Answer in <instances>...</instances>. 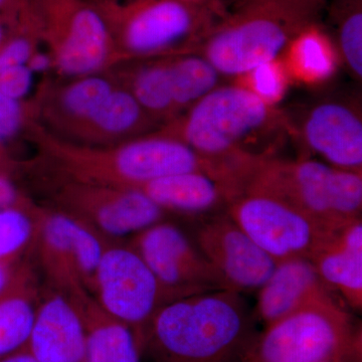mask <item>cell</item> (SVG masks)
Masks as SVG:
<instances>
[{"label": "cell", "mask_w": 362, "mask_h": 362, "mask_svg": "<svg viewBox=\"0 0 362 362\" xmlns=\"http://www.w3.org/2000/svg\"><path fill=\"white\" fill-rule=\"evenodd\" d=\"M26 204L18 188L4 171L0 170V209Z\"/></svg>", "instance_id": "obj_33"}, {"label": "cell", "mask_w": 362, "mask_h": 362, "mask_svg": "<svg viewBox=\"0 0 362 362\" xmlns=\"http://www.w3.org/2000/svg\"><path fill=\"white\" fill-rule=\"evenodd\" d=\"M228 11V4L223 1L136 0L119 11V33L127 51L138 56L197 52Z\"/></svg>", "instance_id": "obj_7"}, {"label": "cell", "mask_w": 362, "mask_h": 362, "mask_svg": "<svg viewBox=\"0 0 362 362\" xmlns=\"http://www.w3.org/2000/svg\"><path fill=\"white\" fill-rule=\"evenodd\" d=\"M322 9L272 0L235 2L197 52L223 78L245 77L280 59L305 28L318 23Z\"/></svg>", "instance_id": "obj_3"}, {"label": "cell", "mask_w": 362, "mask_h": 362, "mask_svg": "<svg viewBox=\"0 0 362 362\" xmlns=\"http://www.w3.org/2000/svg\"><path fill=\"white\" fill-rule=\"evenodd\" d=\"M339 303L341 298L324 282L308 259L277 263L258 290L256 316L265 327L312 305Z\"/></svg>", "instance_id": "obj_17"}, {"label": "cell", "mask_w": 362, "mask_h": 362, "mask_svg": "<svg viewBox=\"0 0 362 362\" xmlns=\"http://www.w3.org/2000/svg\"><path fill=\"white\" fill-rule=\"evenodd\" d=\"M176 111L188 109L223 84V76L199 52H188L168 61Z\"/></svg>", "instance_id": "obj_23"}, {"label": "cell", "mask_w": 362, "mask_h": 362, "mask_svg": "<svg viewBox=\"0 0 362 362\" xmlns=\"http://www.w3.org/2000/svg\"><path fill=\"white\" fill-rule=\"evenodd\" d=\"M129 245L169 289L185 295L230 290L197 245L173 223L159 221L133 235Z\"/></svg>", "instance_id": "obj_13"}, {"label": "cell", "mask_w": 362, "mask_h": 362, "mask_svg": "<svg viewBox=\"0 0 362 362\" xmlns=\"http://www.w3.org/2000/svg\"><path fill=\"white\" fill-rule=\"evenodd\" d=\"M284 112L290 136L307 151L334 168L362 173V118L357 98H322L296 116Z\"/></svg>", "instance_id": "obj_11"}, {"label": "cell", "mask_w": 362, "mask_h": 362, "mask_svg": "<svg viewBox=\"0 0 362 362\" xmlns=\"http://www.w3.org/2000/svg\"><path fill=\"white\" fill-rule=\"evenodd\" d=\"M245 189L275 195L330 230L361 218L362 173L309 157L262 159Z\"/></svg>", "instance_id": "obj_4"}, {"label": "cell", "mask_w": 362, "mask_h": 362, "mask_svg": "<svg viewBox=\"0 0 362 362\" xmlns=\"http://www.w3.org/2000/svg\"><path fill=\"white\" fill-rule=\"evenodd\" d=\"M329 18L334 45L350 75L362 78V0H332Z\"/></svg>", "instance_id": "obj_25"}, {"label": "cell", "mask_w": 362, "mask_h": 362, "mask_svg": "<svg viewBox=\"0 0 362 362\" xmlns=\"http://www.w3.org/2000/svg\"><path fill=\"white\" fill-rule=\"evenodd\" d=\"M71 185L59 194L69 214L111 240L136 235L163 221L162 211L138 187H119L96 183Z\"/></svg>", "instance_id": "obj_12"}, {"label": "cell", "mask_w": 362, "mask_h": 362, "mask_svg": "<svg viewBox=\"0 0 362 362\" xmlns=\"http://www.w3.org/2000/svg\"><path fill=\"white\" fill-rule=\"evenodd\" d=\"M90 295L108 315L134 332L140 347L145 330L159 309L188 296L162 284L130 245L116 240L105 250Z\"/></svg>", "instance_id": "obj_8"}, {"label": "cell", "mask_w": 362, "mask_h": 362, "mask_svg": "<svg viewBox=\"0 0 362 362\" xmlns=\"http://www.w3.org/2000/svg\"><path fill=\"white\" fill-rule=\"evenodd\" d=\"M18 6V0H11L0 9V49L8 39L9 30H13V21Z\"/></svg>", "instance_id": "obj_34"}, {"label": "cell", "mask_w": 362, "mask_h": 362, "mask_svg": "<svg viewBox=\"0 0 362 362\" xmlns=\"http://www.w3.org/2000/svg\"><path fill=\"white\" fill-rule=\"evenodd\" d=\"M173 135L245 180L257 162L276 156L290 133L284 111L246 86L223 83L188 109Z\"/></svg>", "instance_id": "obj_1"}, {"label": "cell", "mask_w": 362, "mask_h": 362, "mask_svg": "<svg viewBox=\"0 0 362 362\" xmlns=\"http://www.w3.org/2000/svg\"><path fill=\"white\" fill-rule=\"evenodd\" d=\"M132 94L143 110L150 115L175 114L168 61L140 69L133 81Z\"/></svg>", "instance_id": "obj_26"}, {"label": "cell", "mask_w": 362, "mask_h": 362, "mask_svg": "<svg viewBox=\"0 0 362 362\" xmlns=\"http://www.w3.org/2000/svg\"><path fill=\"white\" fill-rule=\"evenodd\" d=\"M138 188L165 213L204 218L226 211L240 194L228 181L201 171L166 176Z\"/></svg>", "instance_id": "obj_18"}, {"label": "cell", "mask_w": 362, "mask_h": 362, "mask_svg": "<svg viewBox=\"0 0 362 362\" xmlns=\"http://www.w3.org/2000/svg\"><path fill=\"white\" fill-rule=\"evenodd\" d=\"M33 73H42L47 71L51 66V59L47 54L39 52V54H32L28 59V65Z\"/></svg>", "instance_id": "obj_36"}, {"label": "cell", "mask_w": 362, "mask_h": 362, "mask_svg": "<svg viewBox=\"0 0 362 362\" xmlns=\"http://www.w3.org/2000/svg\"><path fill=\"white\" fill-rule=\"evenodd\" d=\"M40 292L37 274L25 259L13 284L0 297V361L25 349Z\"/></svg>", "instance_id": "obj_20"}, {"label": "cell", "mask_w": 362, "mask_h": 362, "mask_svg": "<svg viewBox=\"0 0 362 362\" xmlns=\"http://www.w3.org/2000/svg\"><path fill=\"white\" fill-rule=\"evenodd\" d=\"M68 163L82 180L112 187H140L166 176L201 171L240 190L239 177L232 168L202 156L175 135L140 138L108 156H73Z\"/></svg>", "instance_id": "obj_6"}, {"label": "cell", "mask_w": 362, "mask_h": 362, "mask_svg": "<svg viewBox=\"0 0 362 362\" xmlns=\"http://www.w3.org/2000/svg\"><path fill=\"white\" fill-rule=\"evenodd\" d=\"M33 73L28 66H18L0 73V93L20 101L30 92Z\"/></svg>", "instance_id": "obj_31"}, {"label": "cell", "mask_w": 362, "mask_h": 362, "mask_svg": "<svg viewBox=\"0 0 362 362\" xmlns=\"http://www.w3.org/2000/svg\"><path fill=\"white\" fill-rule=\"evenodd\" d=\"M88 330L77 298L42 287L25 349L39 362H85Z\"/></svg>", "instance_id": "obj_15"}, {"label": "cell", "mask_w": 362, "mask_h": 362, "mask_svg": "<svg viewBox=\"0 0 362 362\" xmlns=\"http://www.w3.org/2000/svg\"><path fill=\"white\" fill-rule=\"evenodd\" d=\"M226 213L276 263L312 259L337 232L275 195L256 189L243 190Z\"/></svg>", "instance_id": "obj_9"}, {"label": "cell", "mask_w": 362, "mask_h": 362, "mask_svg": "<svg viewBox=\"0 0 362 362\" xmlns=\"http://www.w3.org/2000/svg\"><path fill=\"white\" fill-rule=\"evenodd\" d=\"M320 277L350 308L362 306V221L334 233L311 259Z\"/></svg>", "instance_id": "obj_19"}, {"label": "cell", "mask_w": 362, "mask_h": 362, "mask_svg": "<svg viewBox=\"0 0 362 362\" xmlns=\"http://www.w3.org/2000/svg\"><path fill=\"white\" fill-rule=\"evenodd\" d=\"M288 73L280 59L264 64L245 76L247 88L268 103L276 105L284 96Z\"/></svg>", "instance_id": "obj_29"}, {"label": "cell", "mask_w": 362, "mask_h": 362, "mask_svg": "<svg viewBox=\"0 0 362 362\" xmlns=\"http://www.w3.org/2000/svg\"><path fill=\"white\" fill-rule=\"evenodd\" d=\"M40 211L28 202L0 209V263H21L33 254Z\"/></svg>", "instance_id": "obj_24"}, {"label": "cell", "mask_w": 362, "mask_h": 362, "mask_svg": "<svg viewBox=\"0 0 362 362\" xmlns=\"http://www.w3.org/2000/svg\"><path fill=\"white\" fill-rule=\"evenodd\" d=\"M88 330L85 362H141L134 332L108 315L90 294L78 297Z\"/></svg>", "instance_id": "obj_21"}, {"label": "cell", "mask_w": 362, "mask_h": 362, "mask_svg": "<svg viewBox=\"0 0 362 362\" xmlns=\"http://www.w3.org/2000/svg\"><path fill=\"white\" fill-rule=\"evenodd\" d=\"M180 1L190 2V4H211V2H226L228 0H180ZM232 1H235V0H232Z\"/></svg>", "instance_id": "obj_40"}, {"label": "cell", "mask_w": 362, "mask_h": 362, "mask_svg": "<svg viewBox=\"0 0 362 362\" xmlns=\"http://www.w3.org/2000/svg\"><path fill=\"white\" fill-rule=\"evenodd\" d=\"M112 240L69 214L40 209L33 254L45 285L71 297L90 294L98 266Z\"/></svg>", "instance_id": "obj_10"}, {"label": "cell", "mask_w": 362, "mask_h": 362, "mask_svg": "<svg viewBox=\"0 0 362 362\" xmlns=\"http://www.w3.org/2000/svg\"><path fill=\"white\" fill-rule=\"evenodd\" d=\"M113 90L108 81L89 77L71 86L63 98L66 110L81 118H92Z\"/></svg>", "instance_id": "obj_28"}, {"label": "cell", "mask_w": 362, "mask_h": 362, "mask_svg": "<svg viewBox=\"0 0 362 362\" xmlns=\"http://www.w3.org/2000/svg\"><path fill=\"white\" fill-rule=\"evenodd\" d=\"M195 245L233 291H258L277 265L226 211L204 218Z\"/></svg>", "instance_id": "obj_14"}, {"label": "cell", "mask_w": 362, "mask_h": 362, "mask_svg": "<svg viewBox=\"0 0 362 362\" xmlns=\"http://www.w3.org/2000/svg\"><path fill=\"white\" fill-rule=\"evenodd\" d=\"M11 0H0V9L6 6Z\"/></svg>", "instance_id": "obj_41"}, {"label": "cell", "mask_w": 362, "mask_h": 362, "mask_svg": "<svg viewBox=\"0 0 362 362\" xmlns=\"http://www.w3.org/2000/svg\"><path fill=\"white\" fill-rule=\"evenodd\" d=\"M361 352V331L339 303L312 305L255 334L235 362H328Z\"/></svg>", "instance_id": "obj_5"}, {"label": "cell", "mask_w": 362, "mask_h": 362, "mask_svg": "<svg viewBox=\"0 0 362 362\" xmlns=\"http://www.w3.org/2000/svg\"><path fill=\"white\" fill-rule=\"evenodd\" d=\"M54 28L61 33L58 65L71 76L87 75L103 65L111 42L103 13L80 0H47Z\"/></svg>", "instance_id": "obj_16"}, {"label": "cell", "mask_w": 362, "mask_h": 362, "mask_svg": "<svg viewBox=\"0 0 362 362\" xmlns=\"http://www.w3.org/2000/svg\"><path fill=\"white\" fill-rule=\"evenodd\" d=\"M328 362H361V354H351V356L341 357Z\"/></svg>", "instance_id": "obj_39"}, {"label": "cell", "mask_w": 362, "mask_h": 362, "mask_svg": "<svg viewBox=\"0 0 362 362\" xmlns=\"http://www.w3.org/2000/svg\"><path fill=\"white\" fill-rule=\"evenodd\" d=\"M146 114L132 92L117 90H112L90 120L105 132L122 134L141 126Z\"/></svg>", "instance_id": "obj_27"}, {"label": "cell", "mask_w": 362, "mask_h": 362, "mask_svg": "<svg viewBox=\"0 0 362 362\" xmlns=\"http://www.w3.org/2000/svg\"><path fill=\"white\" fill-rule=\"evenodd\" d=\"M0 362H39L33 356H30L25 349L11 354V356L1 359Z\"/></svg>", "instance_id": "obj_38"}, {"label": "cell", "mask_w": 362, "mask_h": 362, "mask_svg": "<svg viewBox=\"0 0 362 362\" xmlns=\"http://www.w3.org/2000/svg\"><path fill=\"white\" fill-rule=\"evenodd\" d=\"M247 1V0H235V2ZM272 1L282 2V4H292L298 6L324 7V0H272Z\"/></svg>", "instance_id": "obj_37"}, {"label": "cell", "mask_w": 362, "mask_h": 362, "mask_svg": "<svg viewBox=\"0 0 362 362\" xmlns=\"http://www.w3.org/2000/svg\"><path fill=\"white\" fill-rule=\"evenodd\" d=\"M284 54L288 75L308 84L324 82L337 70V49L318 23L305 28Z\"/></svg>", "instance_id": "obj_22"}, {"label": "cell", "mask_w": 362, "mask_h": 362, "mask_svg": "<svg viewBox=\"0 0 362 362\" xmlns=\"http://www.w3.org/2000/svg\"><path fill=\"white\" fill-rule=\"evenodd\" d=\"M254 335L240 293L214 290L164 305L147 326L141 350L153 362H235Z\"/></svg>", "instance_id": "obj_2"}, {"label": "cell", "mask_w": 362, "mask_h": 362, "mask_svg": "<svg viewBox=\"0 0 362 362\" xmlns=\"http://www.w3.org/2000/svg\"><path fill=\"white\" fill-rule=\"evenodd\" d=\"M21 119L23 112L18 101L0 93V148L18 133Z\"/></svg>", "instance_id": "obj_32"}, {"label": "cell", "mask_w": 362, "mask_h": 362, "mask_svg": "<svg viewBox=\"0 0 362 362\" xmlns=\"http://www.w3.org/2000/svg\"><path fill=\"white\" fill-rule=\"evenodd\" d=\"M32 54V42L28 35H11L0 49V73L14 66L28 65Z\"/></svg>", "instance_id": "obj_30"}, {"label": "cell", "mask_w": 362, "mask_h": 362, "mask_svg": "<svg viewBox=\"0 0 362 362\" xmlns=\"http://www.w3.org/2000/svg\"><path fill=\"white\" fill-rule=\"evenodd\" d=\"M25 261L16 264L0 263V297L13 284L14 279L18 275V270H20L21 264Z\"/></svg>", "instance_id": "obj_35"}]
</instances>
